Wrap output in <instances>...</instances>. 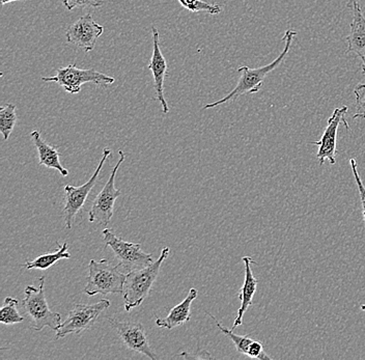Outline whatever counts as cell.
<instances>
[{"mask_svg":"<svg viewBox=\"0 0 365 360\" xmlns=\"http://www.w3.org/2000/svg\"><path fill=\"white\" fill-rule=\"evenodd\" d=\"M297 36V31L294 29H287L285 31L284 36L282 38V41L285 43L284 50H282L280 56H278L275 61L269 65L264 66V67L257 68V69H250L247 66H243L240 67L238 72L241 73V77H240L238 84L236 88L232 91L230 93H227L225 98L219 100V101L214 102V103H209L205 105L202 107L204 110L207 109L214 108V107L219 106L227 103L230 101H234V100L238 99L241 96L246 95V93H257L261 90L262 84H264V78L268 76L269 73L272 72L276 68L279 67L280 63L284 61L287 58V53H289V49L292 47V43H293L294 38Z\"/></svg>","mask_w":365,"mask_h":360,"instance_id":"obj_1","label":"cell"},{"mask_svg":"<svg viewBox=\"0 0 365 360\" xmlns=\"http://www.w3.org/2000/svg\"><path fill=\"white\" fill-rule=\"evenodd\" d=\"M170 247H164L156 261L147 267L137 269L125 274L124 284V304L127 312L139 307L150 295V289L158 277L162 264L170 256Z\"/></svg>","mask_w":365,"mask_h":360,"instance_id":"obj_2","label":"cell"},{"mask_svg":"<svg viewBox=\"0 0 365 360\" xmlns=\"http://www.w3.org/2000/svg\"><path fill=\"white\" fill-rule=\"evenodd\" d=\"M40 286H27L24 290V298L21 302V307L25 317L29 319L31 329L34 331H42L45 327L56 331L61 324V314L54 313L50 309L45 295V277L38 279Z\"/></svg>","mask_w":365,"mask_h":360,"instance_id":"obj_3","label":"cell"},{"mask_svg":"<svg viewBox=\"0 0 365 360\" xmlns=\"http://www.w3.org/2000/svg\"><path fill=\"white\" fill-rule=\"evenodd\" d=\"M118 265L113 266L107 259L101 261L91 259L88 264V275L84 292L88 296L97 294H123L125 274Z\"/></svg>","mask_w":365,"mask_h":360,"instance_id":"obj_4","label":"cell"},{"mask_svg":"<svg viewBox=\"0 0 365 360\" xmlns=\"http://www.w3.org/2000/svg\"><path fill=\"white\" fill-rule=\"evenodd\" d=\"M44 82H56L66 92L71 95H77L81 92L83 84L93 83L104 88L111 86L115 82L113 77L108 76L104 73L98 72L93 69H79L76 63H71L68 67L56 70V76L42 77Z\"/></svg>","mask_w":365,"mask_h":360,"instance_id":"obj_5","label":"cell"},{"mask_svg":"<svg viewBox=\"0 0 365 360\" xmlns=\"http://www.w3.org/2000/svg\"><path fill=\"white\" fill-rule=\"evenodd\" d=\"M103 238L106 247H110L113 250L114 257L118 262V267L124 269L127 273L147 267L154 262L152 254L141 250L140 243L125 242L113 234L111 230L105 229L103 231Z\"/></svg>","mask_w":365,"mask_h":360,"instance_id":"obj_6","label":"cell"},{"mask_svg":"<svg viewBox=\"0 0 365 360\" xmlns=\"http://www.w3.org/2000/svg\"><path fill=\"white\" fill-rule=\"evenodd\" d=\"M110 307V302L101 299L95 304H75L68 313L65 322L56 330V339H61L68 334H80L90 329L97 322L100 314Z\"/></svg>","mask_w":365,"mask_h":360,"instance_id":"obj_7","label":"cell"},{"mask_svg":"<svg viewBox=\"0 0 365 360\" xmlns=\"http://www.w3.org/2000/svg\"><path fill=\"white\" fill-rule=\"evenodd\" d=\"M118 154H120V159H118L116 165L114 166L110 178L93 200V206L88 212L90 222L99 223V225L107 227L108 223L110 222L111 218H113L114 204H115L118 197L122 195V191L115 188L114 181H115L116 173H118V168L124 163L125 158V153L122 150L118 152Z\"/></svg>","mask_w":365,"mask_h":360,"instance_id":"obj_8","label":"cell"},{"mask_svg":"<svg viewBox=\"0 0 365 360\" xmlns=\"http://www.w3.org/2000/svg\"><path fill=\"white\" fill-rule=\"evenodd\" d=\"M111 150L108 148H105L103 150L102 159L100 160L99 165L96 168L95 173L86 184L83 185L76 187L72 185H66L63 187L65 190V207H63V216H65L66 227L68 229H72L73 223H74L75 218L77 214L79 213L80 210L86 204L88 200V195H90L91 189L97 183L98 178H99L100 173H101L103 166H104L105 161L110 156Z\"/></svg>","mask_w":365,"mask_h":360,"instance_id":"obj_9","label":"cell"},{"mask_svg":"<svg viewBox=\"0 0 365 360\" xmlns=\"http://www.w3.org/2000/svg\"><path fill=\"white\" fill-rule=\"evenodd\" d=\"M348 110V106L334 109L332 115L328 120L327 127H326L321 140L310 143V145L319 147L317 158L319 159V165H323L326 160L329 161L331 165H334L336 163L337 132H339V126L344 124L346 130L350 129L348 122L346 120Z\"/></svg>","mask_w":365,"mask_h":360,"instance_id":"obj_10","label":"cell"},{"mask_svg":"<svg viewBox=\"0 0 365 360\" xmlns=\"http://www.w3.org/2000/svg\"><path fill=\"white\" fill-rule=\"evenodd\" d=\"M108 322L115 329L123 343L130 351L140 353L152 360L158 359L156 353L150 348L145 326L141 323L133 322V321L122 322L113 317L108 318Z\"/></svg>","mask_w":365,"mask_h":360,"instance_id":"obj_11","label":"cell"},{"mask_svg":"<svg viewBox=\"0 0 365 360\" xmlns=\"http://www.w3.org/2000/svg\"><path fill=\"white\" fill-rule=\"evenodd\" d=\"M104 33V26L97 24L91 14L81 16L66 31L68 44L81 48L84 52L93 51L98 38Z\"/></svg>","mask_w":365,"mask_h":360,"instance_id":"obj_12","label":"cell"},{"mask_svg":"<svg viewBox=\"0 0 365 360\" xmlns=\"http://www.w3.org/2000/svg\"><path fill=\"white\" fill-rule=\"evenodd\" d=\"M153 36V54L148 63V69L153 74L154 78V88L156 92V100L161 104L162 111L164 113H170V107L166 102L164 95V81L168 74V61L162 53L160 48L159 31L156 27H152Z\"/></svg>","mask_w":365,"mask_h":360,"instance_id":"obj_13","label":"cell"},{"mask_svg":"<svg viewBox=\"0 0 365 360\" xmlns=\"http://www.w3.org/2000/svg\"><path fill=\"white\" fill-rule=\"evenodd\" d=\"M348 8L352 12L350 35L346 36L348 43L346 54H356L362 61V73L365 74V17L359 0H350Z\"/></svg>","mask_w":365,"mask_h":360,"instance_id":"obj_14","label":"cell"},{"mask_svg":"<svg viewBox=\"0 0 365 360\" xmlns=\"http://www.w3.org/2000/svg\"><path fill=\"white\" fill-rule=\"evenodd\" d=\"M242 261L245 264V279H244L243 286L239 292L238 297L241 300V307L238 309V314H237L234 324H232V330L243 324L244 314L252 304L253 297H255V292L257 290V284H259V282L253 275L252 270H251V265L252 264L257 265V263L252 261L250 257H244Z\"/></svg>","mask_w":365,"mask_h":360,"instance_id":"obj_15","label":"cell"},{"mask_svg":"<svg viewBox=\"0 0 365 360\" xmlns=\"http://www.w3.org/2000/svg\"><path fill=\"white\" fill-rule=\"evenodd\" d=\"M197 296L198 291L195 288H191L187 297L180 304L173 307L165 318L156 317V321H155L156 325L166 329H173L188 322L191 318V304Z\"/></svg>","mask_w":365,"mask_h":360,"instance_id":"obj_16","label":"cell"},{"mask_svg":"<svg viewBox=\"0 0 365 360\" xmlns=\"http://www.w3.org/2000/svg\"><path fill=\"white\" fill-rule=\"evenodd\" d=\"M31 136L34 145H36V151H38V165H44L46 168H52V170L59 172V174L63 177H67L68 175V170L65 166H63L61 160H59L61 154H59L57 148L49 145L47 141L43 140L38 131L31 132Z\"/></svg>","mask_w":365,"mask_h":360,"instance_id":"obj_17","label":"cell"},{"mask_svg":"<svg viewBox=\"0 0 365 360\" xmlns=\"http://www.w3.org/2000/svg\"><path fill=\"white\" fill-rule=\"evenodd\" d=\"M71 257L72 256L68 252V245L67 241H66L61 247H57L54 252L42 254V256L36 257L33 261H27L22 267L27 269V270H33V269L47 270L61 259H71Z\"/></svg>","mask_w":365,"mask_h":360,"instance_id":"obj_18","label":"cell"},{"mask_svg":"<svg viewBox=\"0 0 365 360\" xmlns=\"http://www.w3.org/2000/svg\"><path fill=\"white\" fill-rule=\"evenodd\" d=\"M207 316L211 317V318L215 321L218 329L220 330L223 334H225V336H227L228 339H230V341L235 344V347H236L237 351H238L240 354H243L246 355V356H248V354H250V349L251 345H252L253 341H255V339H250V336H248V334L247 336H238V334H234V330L227 329V327L221 325V323L217 320L213 314L207 313Z\"/></svg>","mask_w":365,"mask_h":360,"instance_id":"obj_19","label":"cell"},{"mask_svg":"<svg viewBox=\"0 0 365 360\" xmlns=\"http://www.w3.org/2000/svg\"><path fill=\"white\" fill-rule=\"evenodd\" d=\"M17 113L15 104H6L0 108V132L4 140H8L17 124Z\"/></svg>","mask_w":365,"mask_h":360,"instance_id":"obj_20","label":"cell"},{"mask_svg":"<svg viewBox=\"0 0 365 360\" xmlns=\"http://www.w3.org/2000/svg\"><path fill=\"white\" fill-rule=\"evenodd\" d=\"M19 302L13 297H6L0 311V322L4 325L17 324L24 321V317L18 311Z\"/></svg>","mask_w":365,"mask_h":360,"instance_id":"obj_21","label":"cell"},{"mask_svg":"<svg viewBox=\"0 0 365 360\" xmlns=\"http://www.w3.org/2000/svg\"><path fill=\"white\" fill-rule=\"evenodd\" d=\"M182 8L191 13L205 12L210 15H218L222 12V8L219 4H209L204 0H178Z\"/></svg>","mask_w":365,"mask_h":360,"instance_id":"obj_22","label":"cell"},{"mask_svg":"<svg viewBox=\"0 0 365 360\" xmlns=\"http://www.w3.org/2000/svg\"><path fill=\"white\" fill-rule=\"evenodd\" d=\"M354 93H355L356 113L353 115V118L365 120V84H357Z\"/></svg>","mask_w":365,"mask_h":360,"instance_id":"obj_23","label":"cell"},{"mask_svg":"<svg viewBox=\"0 0 365 360\" xmlns=\"http://www.w3.org/2000/svg\"><path fill=\"white\" fill-rule=\"evenodd\" d=\"M63 6L68 11L77 8H100L104 4V0H63Z\"/></svg>","mask_w":365,"mask_h":360,"instance_id":"obj_24","label":"cell"},{"mask_svg":"<svg viewBox=\"0 0 365 360\" xmlns=\"http://www.w3.org/2000/svg\"><path fill=\"white\" fill-rule=\"evenodd\" d=\"M351 170L355 178L356 184H357L358 191H359L360 200H361L362 207V216H364V225H365V187L362 183L361 178H360L359 172H358L357 161L356 159H350Z\"/></svg>","mask_w":365,"mask_h":360,"instance_id":"obj_25","label":"cell"},{"mask_svg":"<svg viewBox=\"0 0 365 360\" xmlns=\"http://www.w3.org/2000/svg\"><path fill=\"white\" fill-rule=\"evenodd\" d=\"M248 357L250 359H259V360H271L270 356L264 352V346L261 341H255L251 345L250 349V354Z\"/></svg>","mask_w":365,"mask_h":360,"instance_id":"obj_26","label":"cell"},{"mask_svg":"<svg viewBox=\"0 0 365 360\" xmlns=\"http://www.w3.org/2000/svg\"><path fill=\"white\" fill-rule=\"evenodd\" d=\"M179 356L184 357V359H212L211 355H210L209 352H207V351H204V352H202V354H197V355L190 354V353H188V352H182L181 354L179 355Z\"/></svg>","mask_w":365,"mask_h":360,"instance_id":"obj_27","label":"cell"},{"mask_svg":"<svg viewBox=\"0 0 365 360\" xmlns=\"http://www.w3.org/2000/svg\"><path fill=\"white\" fill-rule=\"evenodd\" d=\"M13 1H21V0H0V4L4 6V4H10V2Z\"/></svg>","mask_w":365,"mask_h":360,"instance_id":"obj_28","label":"cell"},{"mask_svg":"<svg viewBox=\"0 0 365 360\" xmlns=\"http://www.w3.org/2000/svg\"><path fill=\"white\" fill-rule=\"evenodd\" d=\"M360 307H361V311L365 312V304L360 305Z\"/></svg>","mask_w":365,"mask_h":360,"instance_id":"obj_29","label":"cell"}]
</instances>
